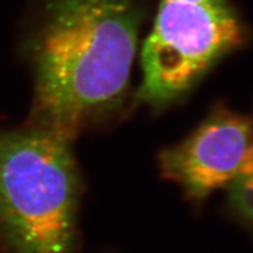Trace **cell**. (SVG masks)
Here are the masks:
<instances>
[{
    "instance_id": "cell-1",
    "label": "cell",
    "mask_w": 253,
    "mask_h": 253,
    "mask_svg": "<svg viewBox=\"0 0 253 253\" xmlns=\"http://www.w3.org/2000/svg\"><path fill=\"white\" fill-rule=\"evenodd\" d=\"M140 23L132 0H49L33 46L39 126L71 140L122 99Z\"/></svg>"
},
{
    "instance_id": "cell-2",
    "label": "cell",
    "mask_w": 253,
    "mask_h": 253,
    "mask_svg": "<svg viewBox=\"0 0 253 253\" xmlns=\"http://www.w3.org/2000/svg\"><path fill=\"white\" fill-rule=\"evenodd\" d=\"M78 177L69 140L0 130V229L14 253H73Z\"/></svg>"
},
{
    "instance_id": "cell-3",
    "label": "cell",
    "mask_w": 253,
    "mask_h": 253,
    "mask_svg": "<svg viewBox=\"0 0 253 253\" xmlns=\"http://www.w3.org/2000/svg\"><path fill=\"white\" fill-rule=\"evenodd\" d=\"M244 40V27L227 4L162 0L142 49L138 99L154 107L179 99Z\"/></svg>"
},
{
    "instance_id": "cell-4",
    "label": "cell",
    "mask_w": 253,
    "mask_h": 253,
    "mask_svg": "<svg viewBox=\"0 0 253 253\" xmlns=\"http://www.w3.org/2000/svg\"><path fill=\"white\" fill-rule=\"evenodd\" d=\"M253 137L251 122L223 110L210 116L186 140L161 154V169L190 197L202 199L229 188L238 177Z\"/></svg>"
},
{
    "instance_id": "cell-5",
    "label": "cell",
    "mask_w": 253,
    "mask_h": 253,
    "mask_svg": "<svg viewBox=\"0 0 253 253\" xmlns=\"http://www.w3.org/2000/svg\"><path fill=\"white\" fill-rule=\"evenodd\" d=\"M229 188L235 208L253 221V137L242 170Z\"/></svg>"
},
{
    "instance_id": "cell-6",
    "label": "cell",
    "mask_w": 253,
    "mask_h": 253,
    "mask_svg": "<svg viewBox=\"0 0 253 253\" xmlns=\"http://www.w3.org/2000/svg\"><path fill=\"white\" fill-rule=\"evenodd\" d=\"M188 1H197L205 2V4H213V5H225V0H188Z\"/></svg>"
}]
</instances>
